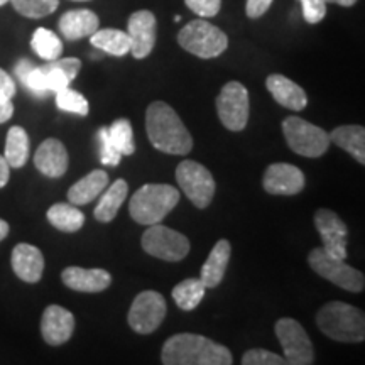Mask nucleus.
<instances>
[{"label":"nucleus","instance_id":"f257e3e1","mask_svg":"<svg viewBox=\"0 0 365 365\" xmlns=\"http://www.w3.org/2000/svg\"><path fill=\"white\" fill-rule=\"evenodd\" d=\"M145 130L154 149L171 156H186L193 149V137L176 110L166 102L156 100L145 112Z\"/></svg>","mask_w":365,"mask_h":365},{"label":"nucleus","instance_id":"f03ea898","mask_svg":"<svg viewBox=\"0 0 365 365\" xmlns=\"http://www.w3.org/2000/svg\"><path fill=\"white\" fill-rule=\"evenodd\" d=\"M164 365H230L232 352L225 345L195 333H178L163 346Z\"/></svg>","mask_w":365,"mask_h":365},{"label":"nucleus","instance_id":"7ed1b4c3","mask_svg":"<svg viewBox=\"0 0 365 365\" xmlns=\"http://www.w3.org/2000/svg\"><path fill=\"white\" fill-rule=\"evenodd\" d=\"M317 325L323 335L336 341L359 344L365 339L364 312L341 301H331L319 309Z\"/></svg>","mask_w":365,"mask_h":365},{"label":"nucleus","instance_id":"20e7f679","mask_svg":"<svg viewBox=\"0 0 365 365\" xmlns=\"http://www.w3.org/2000/svg\"><path fill=\"white\" fill-rule=\"evenodd\" d=\"M180 190L171 185L149 182L132 195L129 202V213L140 225L161 223L175 207L180 203Z\"/></svg>","mask_w":365,"mask_h":365},{"label":"nucleus","instance_id":"39448f33","mask_svg":"<svg viewBox=\"0 0 365 365\" xmlns=\"http://www.w3.org/2000/svg\"><path fill=\"white\" fill-rule=\"evenodd\" d=\"M178 43L185 51L202 59L220 56L228 48L227 34L203 19H195L182 27L178 34Z\"/></svg>","mask_w":365,"mask_h":365},{"label":"nucleus","instance_id":"423d86ee","mask_svg":"<svg viewBox=\"0 0 365 365\" xmlns=\"http://www.w3.org/2000/svg\"><path fill=\"white\" fill-rule=\"evenodd\" d=\"M282 132L291 150L304 158H322L330 148V135L322 127L301 117H287L282 120Z\"/></svg>","mask_w":365,"mask_h":365},{"label":"nucleus","instance_id":"0eeeda50","mask_svg":"<svg viewBox=\"0 0 365 365\" xmlns=\"http://www.w3.org/2000/svg\"><path fill=\"white\" fill-rule=\"evenodd\" d=\"M308 264L318 276L333 282V284L341 287V289L350 291V293H360V291H364V274L357 271V269H354L352 266H349L341 259H335L331 255H328L323 250V247H317L309 252Z\"/></svg>","mask_w":365,"mask_h":365},{"label":"nucleus","instance_id":"6e6552de","mask_svg":"<svg viewBox=\"0 0 365 365\" xmlns=\"http://www.w3.org/2000/svg\"><path fill=\"white\" fill-rule=\"evenodd\" d=\"M140 245L149 255L166 262H180L190 254V240L161 223L149 225L140 239Z\"/></svg>","mask_w":365,"mask_h":365},{"label":"nucleus","instance_id":"1a4fd4ad","mask_svg":"<svg viewBox=\"0 0 365 365\" xmlns=\"http://www.w3.org/2000/svg\"><path fill=\"white\" fill-rule=\"evenodd\" d=\"M176 181L196 208L203 210L212 203L215 195V180L203 164L186 159L178 164Z\"/></svg>","mask_w":365,"mask_h":365},{"label":"nucleus","instance_id":"9d476101","mask_svg":"<svg viewBox=\"0 0 365 365\" xmlns=\"http://www.w3.org/2000/svg\"><path fill=\"white\" fill-rule=\"evenodd\" d=\"M250 100L249 91L240 81H228L217 97V112L223 127L240 132L247 127Z\"/></svg>","mask_w":365,"mask_h":365},{"label":"nucleus","instance_id":"9b49d317","mask_svg":"<svg viewBox=\"0 0 365 365\" xmlns=\"http://www.w3.org/2000/svg\"><path fill=\"white\" fill-rule=\"evenodd\" d=\"M274 331L281 341L286 364L309 365L314 362L313 344L299 322L293 318H281L277 319Z\"/></svg>","mask_w":365,"mask_h":365},{"label":"nucleus","instance_id":"f8f14e48","mask_svg":"<svg viewBox=\"0 0 365 365\" xmlns=\"http://www.w3.org/2000/svg\"><path fill=\"white\" fill-rule=\"evenodd\" d=\"M166 299L158 291H143L132 301L127 314V323L139 335H149L156 331L163 319L166 318Z\"/></svg>","mask_w":365,"mask_h":365},{"label":"nucleus","instance_id":"ddd939ff","mask_svg":"<svg viewBox=\"0 0 365 365\" xmlns=\"http://www.w3.org/2000/svg\"><path fill=\"white\" fill-rule=\"evenodd\" d=\"M314 227L323 242V250L335 259L346 261V244H349V228L345 222L328 208H318L314 213Z\"/></svg>","mask_w":365,"mask_h":365},{"label":"nucleus","instance_id":"4468645a","mask_svg":"<svg viewBox=\"0 0 365 365\" xmlns=\"http://www.w3.org/2000/svg\"><path fill=\"white\" fill-rule=\"evenodd\" d=\"M158 21L150 11H137L127 21V34L130 38V53L135 59H144L153 53L156 44Z\"/></svg>","mask_w":365,"mask_h":365},{"label":"nucleus","instance_id":"2eb2a0df","mask_svg":"<svg viewBox=\"0 0 365 365\" xmlns=\"http://www.w3.org/2000/svg\"><path fill=\"white\" fill-rule=\"evenodd\" d=\"M262 186L269 195L293 196L303 191L304 175L293 164L274 163L264 173Z\"/></svg>","mask_w":365,"mask_h":365},{"label":"nucleus","instance_id":"dca6fc26","mask_svg":"<svg viewBox=\"0 0 365 365\" xmlns=\"http://www.w3.org/2000/svg\"><path fill=\"white\" fill-rule=\"evenodd\" d=\"M75 331V317L66 308L51 304L44 309L41 318V335L48 345L66 344Z\"/></svg>","mask_w":365,"mask_h":365},{"label":"nucleus","instance_id":"f3484780","mask_svg":"<svg viewBox=\"0 0 365 365\" xmlns=\"http://www.w3.org/2000/svg\"><path fill=\"white\" fill-rule=\"evenodd\" d=\"M66 287L78 293H102L112 284V276L105 269H83L66 267L61 274Z\"/></svg>","mask_w":365,"mask_h":365},{"label":"nucleus","instance_id":"a211bd4d","mask_svg":"<svg viewBox=\"0 0 365 365\" xmlns=\"http://www.w3.org/2000/svg\"><path fill=\"white\" fill-rule=\"evenodd\" d=\"M68 150L58 139H46L34 154V166L48 178H61L68 170Z\"/></svg>","mask_w":365,"mask_h":365},{"label":"nucleus","instance_id":"6ab92c4d","mask_svg":"<svg viewBox=\"0 0 365 365\" xmlns=\"http://www.w3.org/2000/svg\"><path fill=\"white\" fill-rule=\"evenodd\" d=\"M267 90L271 91L272 98L276 100L281 107L289 108L293 112H301L307 108L308 97L304 88H301L298 83H294L293 80L286 78L284 75L279 73H274L269 75L266 80Z\"/></svg>","mask_w":365,"mask_h":365},{"label":"nucleus","instance_id":"aec40b11","mask_svg":"<svg viewBox=\"0 0 365 365\" xmlns=\"http://www.w3.org/2000/svg\"><path fill=\"white\" fill-rule=\"evenodd\" d=\"M12 271L24 282H38L44 272V257L38 247L19 244L12 250Z\"/></svg>","mask_w":365,"mask_h":365},{"label":"nucleus","instance_id":"412c9836","mask_svg":"<svg viewBox=\"0 0 365 365\" xmlns=\"http://www.w3.org/2000/svg\"><path fill=\"white\" fill-rule=\"evenodd\" d=\"M100 21L98 16L88 9H76V11H68L61 16L58 22L59 31L68 41H78L83 38H90L95 31L98 29Z\"/></svg>","mask_w":365,"mask_h":365},{"label":"nucleus","instance_id":"4be33fe9","mask_svg":"<svg viewBox=\"0 0 365 365\" xmlns=\"http://www.w3.org/2000/svg\"><path fill=\"white\" fill-rule=\"evenodd\" d=\"M230 254L232 245L225 239L218 240L215 247L212 249L208 259L203 264L202 272H200V281L207 286V289H213V287H217L223 281L228 262H230Z\"/></svg>","mask_w":365,"mask_h":365},{"label":"nucleus","instance_id":"5701e85b","mask_svg":"<svg viewBox=\"0 0 365 365\" xmlns=\"http://www.w3.org/2000/svg\"><path fill=\"white\" fill-rule=\"evenodd\" d=\"M108 186V175L103 170H93L80 181L68 190V200L75 207L88 205L102 195V191Z\"/></svg>","mask_w":365,"mask_h":365},{"label":"nucleus","instance_id":"b1692460","mask_svg":"<svg viewBox=\"0 0 365 365\" xmlns=\"http://www.w3.org/2000/svg\"><path fill=\"white\" fill-rule=\"evenodd\" d=\"M129 195V185L125 180H117L102 191V198L95 208L93 217L100 223H110L117 217L118 210L127 200Z\"/></svg>","mask_w":365,"mask_h":365},{"label":"nucleus","instance_id":"393cba45","mask_svg":"<svg viewBox=\"0 0 365 365\" xmlns=\"http://www.w3.org/2000/svg\"><path fill=\"white\" fill-rule=\"evenodd\" d=\"M328 135L330 143L346 150L357 163L365 164V129L362 125H340Z\"/></svg>","mask_w":365,"mask_h":365},{"label":"nucleus","instance_id":"a878e982","mask_svg":"<svg viewBox=\"0 0 365 365\" xmlns=\"http://www.w3.org/2000/svg\"><path fill=\"white\" fill-rule=\"evenodd\" d=\"M90 43L100 51L112 54V56L122 58L130 51L129 34L120 29H97L90 36Z\"/></svg>","mask_w":365,"mask_h":365},{"label":"nucleus","instance_id":"bb28decb","mask_svg":"<svg viewBox=\"0 0 365 365\" xmlns=\"http://www.w3.org/2000/svg\"><path fill=\"white\" fill-rule=\"evenodd\" d=\"M46 217L54 228L66 232V234H75L85 225V215L71 203L53 205L46 213Z\"/></svg>","mask_w":365,"mask_h":365},{"label":"nucleus","instance_id":"cd10ccee","mask_svg":"<svg viewBox=\"0 0 365 365\" xmlns=\"http://www.w3.org/2000/svg\"><path fill=\"white\" fill-rule=\"evenodd\" d=\"M4 158H6L9 166L16 168V170H19L27 163V159H29V135L22 127L16 125L9 129Z\"/></svg>","mask_w":365,"mask_h":365},{"label":"nucleus","instance_id":"c85d7f7f","mask_svg":"<svg viewBox=\"0 0 365 365\" xmlns=\"http://www.w3.org/2000/svg\"><path fill=\"white\" fill-rule=\"evenodd\" d=\"M205 293H207V286L200 281V277H190L176 284L171 296L182 312H193L202 303Z\"/></svg>","mask_w":365,"mask_h":365},{"label":"nucleus","instance_id":"c756f323","mask_svg":"<svg viewBox=\"0 0 365 365\" xmlns=\"http://www.w3.org/2000/svg\"><path fill=\"white\" fill-rule=\"evenodd\" d=\"M31 48L44 61H53V59L61 58L63 54L61 39L58 38V34L46 29V27H39V29L34 31L33 39H31Z\"/></svg>","mask_w":365,"mask_h":365},{"label":"nucleus","instance_id":"7c9ffc66","mask_svg":"<svg viewBox=\"0 0 365 365\" xmlns=\"http://www.w3.org/2000/svg\"><path fill=\"white\" fill-rule=\"evenodd\" d=\"M108 129V137H110L112 144L122 156H132L135 153L134 144V132H132V125L127 118H118L113 122Z\"/></svg>","mask_w":365,"mask_h":365},{"label":"nucleus","instance_id":"2f4dec72","mask_svg":"<svg viewBox=\"0 0 365 365\" xmlns=\"http://www.w3.org/2000/svg\"><path fill=\"white\" fill-rule=\"evenodd\" d=\"M9 2L21 16L29 17V19H41V17L49 16L59 6V0H9Z\"/></svg>","mask_w":365,"mask_h":365},{"label":"nucleus","instance_id":"473e14b6","mask_svg":"<svg viewBox=\"0 0 365 365\" xmlns=\"http://www.w3.org/2000/svg\"><path fill=\"white\" fill-rule=\"evenodd\" d=\"M56 107L63 112H70V113H76V115H88L90 112V105L88 100H86L83 95L78 93V91L71 90V88H65L56 93Z\"/></svg>","mask_w":365,"mask_h":365},{"label":"nucleus","instance_id":"72a5a7b5","mask_svg":"<svg viewBox=\"0 0 365 365\" xmlns=\"http://www.w3.org/2000/svg\"><path fill=\"white\" fill-rule=\"evenodd\" d=\"M98 139H100V161L105 166H117L120 163L122 154L115 149V145L112 144L110 137H108V129L102 127L98 130Z\"/></svg>","mask_w":365,"mask_h":365},{"label":"nucleus","instance_id":"f704fd0d","mask_svg":"<svg viewBox=\"0 0 365 365\" xmlns=\"http://www.w3.org/2000/svg\"><path fill=\"white\" fill-rule=\"evenodd\" d=\"M242 364L244 365H284L286 360L279 357L277 354L269 352V350L252 349L244 354V357H242Z\"/></svg>","mask_w":365,"mask_h":365},{"label":"nucleus","instance_id":"c9c22d12","mask_svg":"<svg viewBox=\"0 0 365 365\" xmlns=\"http://www.w3.org/2000/svg\"><path fill=\"white\" fill-rule=\"evenodd\" d=\"M301 9H303V17L308 24H318L325 19L327 16V2L325 0H299Z\"/></svg>","mask_w":365,"mask_h":365},{"label":"nucleus","instance_id":"e433bc0d","mask_svg":"<svg viewBox=\"0 0 365 365\" xmlns=\"http://www.w3.org/2000/svg\"><path fill=\"white\" fill-rule=\"evenodd\" d=\"M27 88L33 91L38 97H44L48 93V85H46V71L43 66H34L33 70L26 75V78L22 80Z\"/></svg>","mask_w":365,"mask_h":365},{"label":"nucleus","instance_id":"4c0bfd02","mask_svg":"<svg viewBox=\"0 0 365 365\" xmlns=\"http://www.w3.org/2000/svg\"><path fill=\"white\" fill-rule=\"evenodd\" d=\"M185 4L198 17H215L222 7V0H185Z\"/></svg>","mask_w":365,"mask_h":365},{"label":"nucleus","instance_id":"58836bf2","mask_svg":"<svg viewBox=\"0 0 365 365\" xmlns=\"http://www.w3.org/2000/svg\"><path fill=\"white\" fill-rule=\"evenodd\" d=\"M43 68L46 71V85H48V91H54V93H58V91L68 88V85L71 83L65 73L58 70V68L51 66L49 63H46Z\"/></svg>","mask_w":365,"mask_h":365},{"label":"nucleus","instance_id":"ea45409f","mask_svg":"<svg viewBox=\"0 0 365 365\" xmlns=\"http://www.w3.org/2000/svg\"><path fill=\"white\" fill-rule=\"evenodd\" d=\"M49 65L61 70L65 75L68 76V80L73 81L78 76V73L81 70V61L78 58H58L53 59V61H48Z\"/></svg>","mask_w":365,"mask_h":365},{"label":"nucleus","instance_id":"a19ab883","mask_svg":"<svg viewBox=\"0 0 365 365\" xmlns=\"http://www.w3.org/2000/svg\"><path fill=\"white\" fill-rule=\"evenodd\" d=\"M274 0H247L245 4V14L250 19H259L264 14L269 11V7L272 6Z\"/></svg>","mask_w":365,"mask_h":365},{"label":"nucleus","instance_id":"79ce46f5","mask_svg":"<svg viewBox=\"0 0 365 365\" xmlns=\"http://www.w3.org/2000/svg\"><path fill=\"white\" fill-rule=\"evenodd\" d=\"M0 93L9 98L16 95V83H14L11 75H7V71H4L2 68H0Z\"/></svg>","mask_w":365,"mask_h":365},{"label":"nucleus","instance_id":"37998d69","mask_svg":"<svg viewBox=\"0 0 365 365\" xmlns=\"http://www.w3.org/2000/svg\"><path fill=\"white\" fill-rule=\"evenodd\" d=\"M12 115H14V103L11 102V98L0 93V124H6L7 120H11Z\"/></svg>","mask_w":365,"mask_h":365},{"label":"nucleus","instance_id":"c03bdc74","mask_svg":"<svg viewBox=\"0 0 365 365\" xmlns=\"http://www.w3.org/2000/svg\"><path fill=\"white\" fill-rule=\"evenodd\" d=\"M9 176H11V166H9L6 158L0 156V188L7 185Z\"/></svg>","mask_w":365,"mask_h":365},{"label":"nucleus","instance_id":"a18cd8bd","mask_svg":"<svg viewBox=\"0 0 365 365\" xmlns=\"http://www.w3.org/2000/svg\"><path fill=\"white\" fill-rule=\"evenodd\" d=\"M327 4H336V6L341 7H352L357 4V0H325Z\"/></svg>","mask_w":365,"mask_h":365},{"label":"nucleus","instance_id":"49530a36","mask_svg":"<svg viewBox=\"0 0 365 365\" xmlns=\"http://www.w3.org/2000/svg\"><path fill=\"white\" fill-rule=\"evenodd\" d=\"M9 235V223L0 218V242H2Z\"/></svg>","mask_w":365,"mask_h":365},{"label":"nucleus","instance_id":"de8ad7c7","mask_svg":"<svg viewBox=\"0 0 365 365\" xmlns=\"http://www.w3.org/2000/svg\"><path fill=\"white\" fill-rule=\"evenodd\" d=\"M7 2H9V0H0V7H2V6H6Z\"/></svg>","mask_w":365,"mask_h":365},{"label":"nucleus","instance_id":"09e8293b","mask_svg":"<svg viewBox=\"0 0 365 365\" xmlns=\"http://www.w3.org/2000/svg\"><path fill=\"white\" fill-rule=\"evenodd\" d=\"M75 2H88V0H75Z\"/></svg>","mask_w":365,"mask_h":365}]
</instances>
